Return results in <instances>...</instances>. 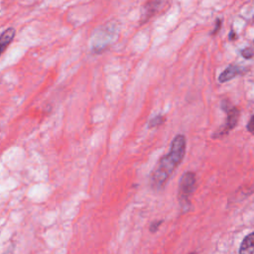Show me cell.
<instances>
[{"mask_svg": "<svg viewBox=\"0 0 254 254\" xmlns=\"http://www.w3.org/2000/svg\"><path fill=\"white\" fill-rule=\"evenodd\" d=\"M186 152V138L183 135H177L172 142L170 152L164 156L151 175V185L159 190L164 187L170 175L176 167L182 162Z\"/></svg>", "mask_w": 254, "mask_h": 254, "instance_id": "1", "label": "cell"}, {"mask_svg": "<svg viewBox=\"0 0 254 254\" xmlns=\"http://www.w3.org/2000/svg\"><path fill=\"white\" fill-rule=\"evenodd\" d=\"M195 188V176L192 173H186L181 179L179 188V198L181 201H187Z\"/></svg>", "mask_w": 254, "mask_h": 254, "instance_id": "2", "label": "cell"}, {"mask_svg": "<svg viewBox=\"0 0 254 254\" xmlns=\"http://www.w3.org/2000/svg\"><path fill=\"white\" fill-rule=\"evenodd\" d=\"M15 36V29L8 28L0 35V55L5 51Z\"/></svg>", "mask_w": 254, "mask_h": 254, "instance_id": "3", "label": "cell"}, {"mask_svg": "<svg viewBox=\"0 0 254 254\" xmlns=\"http://www.w3.org/2000/svg\"><path fill=\"white\" fill-rule=\"evenodd\" d=\"M239 253L241 254H254V232L247 235L241 243Z\"/></svg>", "mask_w": 254, "mask_h": 254, "instance_id": "4", "label": "cell"}, {"mask_svg": "<svg viewBox=\"0 0 254 254\" xmlns=\"http://www.w3.org/2000/svg\"><path fill=\"white\" fill-rule=\"evenodd\" d=\"M238 116H239V111L236 108H232L231 110L228 111L227 123L225 124L222 133H227L230 129H232L235 126V124L238 120Z\"/></svg>", "mask_w": 254, "mask_h": 254, "instance_id": "5", "label": "cell"}, {"mask_svg": "<svg viewBox=\"0 0 254 254\" xmlns=\"http://www.w3.org/2000/svg\"><path fill=\"white\" fill-rule=\"evenodd\" d=\"M241 72V69L236 66V65H229L218 77L219 81L220 82H224V81H227L229 79H231L232 77H234L235 75H237L238 73Z\"/></svg>", "mask_w": 254, "mask_h": 254, "instance_id": "6", "label": "cell"}]
</instances>
